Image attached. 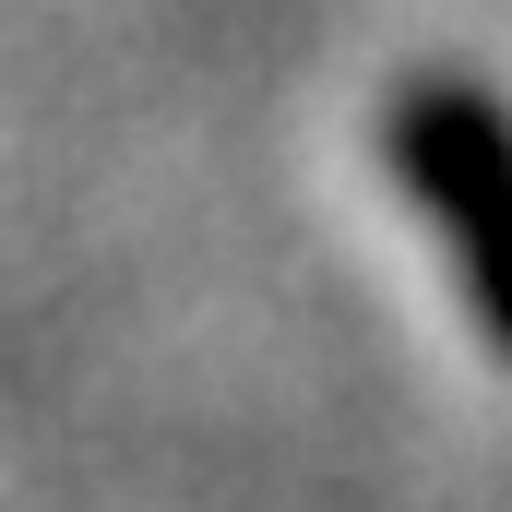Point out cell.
<instances>
[{
  "mask_svg": "<svg viewBox=\"0 0 512 512\" xmlns=\"http://www.w3.org/2000/svg\"><path fill=\"white\" fill-rule=\"evenodd\" d=\"M393 179L453 239L465 286H477V322L512 358V108L465 72H417L393 96Z\"/></svg>",
  "mask_w": 512,
  "mask_h": 512,
  "instance_id": "obj_1",
  "label": "cell"
}]
</instances>
